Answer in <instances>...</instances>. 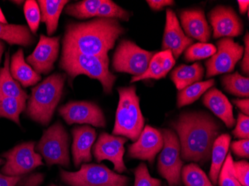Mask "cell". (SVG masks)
Here are the masks:
<instances>
[{
  "mask_svg": "<svg viewBox=\"0 0 249 186\" xmlns=\"http://www.w3.org/2000/svg\"><path fill=\"white\" fill-rule=\"evenodd\" d=\"M163 146L161 132L151 126L146 125L138 140L128 147V156L153 163L155 156L161 151Z\"/></svg>",
  "mask_w": 249,
  "mask_h": 186,
  "instance_id": "16",
  "label": "cell"
},
{
  "mask_svg": "<svg viewBox=\"0 0 249 186\" xmlns=\"http://www.w3.org/2000/svg\"><path fill=\"white\" fill-rule=\"evenodd\" d=\"M61 180L71 186H127L128 178L104 165L82 164L76 172L61 170Z\"/></svg>",
  "mask_w": 249,
  "mask_h": 186,
  "instance_id": "6",
  "label": "cell"
},
{
  "mask_svg": "<svg viewBox=\"0 0 249 186\" xmlns=\"http://www.w3.org/2000/svg\"><path fill=\"white\" fill-rule=\"evenodd\" d=\"M231 135L225 134L219 135L216 138L211 151V170H210V178L213 185L216 186L218 183L219 173L223 166L231 143Z\"/></svg>",
  "mask_w": 249,
  "mask_h": 186,
  "instance_id": "24",
  "label": "cell"
},
{
  "mask_svg": "<svg viewBox=\"0 0 249 186\" xmlns=\"http://www.w3.org/2000/svg\"><path fill=\"white\" fill-rule=\"evenodd\" d=\"M58 112L68 124H88L96 127L106 125L103 110L92 102L71 101L62 106Z\"/></svg>",
  "mask_w": 249,
  "mask_h": 186,
  "instance_id": "12",
  "label": "cell"
},
{
  "mask_svg": "<svg viewBox=\"0 0 249 186\" xmlns=\"http://www.w3.org/2000/svg\"><path fill=\"white\" fill-rule=\"evenodd\" d=\"M146 2L150 8L155 11L162 10L164 7L174 4V1L173 0H148Z\"/></svg>",
  "mask_w": 249,
  "mask_h": 186,
  "instance_id": "43",
  "label": "cell"
},
{
  "mask_svg": "<svg viewBox=\"0 0 249 186\" xmlns=\"http://www.w3.org/2000/svg\"><path fill=\"white\" fill-rule=\"evenodd\" d=\"M222 83L225 90L233 96L249 98V79L242 76L238 72L225 75L222 77Z\"/></svg>",
  "mask_w": 249,
  "mask_h": 186,
  "instance_id": "30",
  "label": "cell"
},
{
  "mask_svg": "<svg viewBox=\"0 0 249 186\" xmlns=\"http://www.w3.org/2000/svg\"><path fill=\"white\" fill-rule=\"evenodd\" d=\"M208 17L213 29V38H232L243 33L241 19L230 7L219 5L210 12Z\"/></svg>",
  "mask_w": 249,
  "mask_h": 186,
  "instance_id": "15",
  "label": "cell"
},
{
  "mask_svg": "<svg viewBox=\"0 0 249 186\" xmlns=\"http://www.w3.org/2000/svg\"><path fill=\"white\" fill-rule=\"evenodd\" d=\"M26 109V99L0 95V117L8 118L19 124V115Z\"/></svg>",
  "mask_w": 249,
  "mask_h": 186,
  "instance_id": "29",
  "label": "cell"
},
{
  "mask_svg": "<svg viewBox=\"0 0 249 186\" xmlns=\"http://www.w3.org/2000/svg\"><path fill=\"white\" fill-rule=\"evenodd\" d=\"M124 29L117 19L96 18L85 22H71L66 27L63 50L108 58V52Z\"/></svg>",
  "mask_w": 249,
  "mask_h": 186,
  "instance_id": "1",
  "label": "cell"
},
{
  "mask_svg": "<svg viewBox=\"0 0 249 186\" xmlns=\"http://www.w3.org/2000/svg\"><path fill=\"white\" fill-rule=\"evenodd\" d=\"M69 2L65 0H39L40 10V21L47 26L49 36L53 35L58 28V20L64 6Z\"/></svg>",
  "mask_w": 249,
  "mask_h": 186,
  "instance_id": "23",
  "label": "cell"
},
{
  "mask_svg": "<svg viewBox=\"0 0 249 186\" xmlns=\"http://www.w3.org/2000/svg\"><path fill=\"white\" fill-rule=\"evenodd\" d=\"M60 37H47L40 34L36 50L26 58L34 70L40 74L50 73L59 54Z\"/></svg>",
  "mask_w": 249,
  "mask_h": 186,
  "instance_id": "14",
  "label": "cell"
},
{
  "mask_svg": "<svg viewBox=\"0 0 249 186\" xmlns=\"http://www.w3.org/2000/svg\"><path fill=\"white\" fill-rule=\"evenodd\" d=\"M232 134L236 138L242 139H249V116L239 113L236 121V127Z\"/></svg>",
  "mask_w": 249,
  "mask_h": 186,
  "instance_id": "39",
  "label": "cell"
},
{
  "mask_svg": "<svg viewBox=\"0 0 249 186\" xmlns=\"http://www.w3.org/2000/svg\"><path fill=\"white\" fill-rule=\"evenodd\" d=\"M233 176L242 186H249V164L247 161L233 162Z\"/></svg>",
  "mask_w": 249,
  "mask_h": 186,
  "instance_id": "38",
  "label": "cell"
},
{
  "mask_svg": "<svg viewBox=\"0 0 249 186\" xmlns=\"http://www.w3.org/2000/svg\"><path fill=\"white\" fill-rule=\"evenodd\" d=\"M35 146V142H25L3 153L2 156L6 159L2 168L4 175L21 177L43 166L42 156L36 152Z\"/></svg>",
  "mask_w": 249,
  "mask_h": 186,
  "instance_id": "10",
  "label": "cell"
},
{
  "mask_svg": "<svg viewBox=\"0 0 249 186\" xmlns=\"http://www.w3.org/2000/svg\"><path fill=\"white\" fill-rule=\"evenodd\" d=\"M240 8V12L241 15H244L246 11L249 10V0H239L237 1Z\"/></svg>",
  "mask_w": 249,
  "mask_h": 186,
  "instance_id": "46",
  "label": "cell"
},
{
  "mask_svg": "<svg viewBox=\"0 0 249 186\" xmlns=\"http://www.w3.org/2000/svg\"><path fill=\"white\" fill-rule=\"evenodd\" d=\"M233 103H234L236 107H238L243 114L249 116V98L243 99H236L233 101Z\"/></svg>",
  "mask_w": 249,
  "mask_h": 186,
  "instance_id": "45",
  "label": "cell"
},
{
  "mask_svg": "<svg viewBox=\"0 0 249 186\" xmlns=\"http://www.w3.org/2000/svg\"><path fill=\"white\" fill-rule=\"evenodd\" d=\"M181 178L186 186H214L206 173L196 163L182 168Z\"/></svg>",
  "mask_w": 249,
  "mask_h": 186,
  "instance_id": "32",
  "label": "cell"
},
{
  "mask_svg": "<svg viewBox=\"0 0 249 186\" xmlns=\"http://www.w3.org/2000/svg\"><path fill=\"white\" fill-rule=\"evenodd\" d=\"M131 13L123 9L118 5L110 0H102L98 8L96 17L99 18L108 19H120L128 21L131 17Z\"/></svg>",
  "mask_w": 249,
  "mask_h": 186,
  "instance_id": "33",
  "label": "cell"
},
{
  "mask_svg": "<svg viewBox=\"0 0 249 186\" xmlns=\"http://www.w3.org/2000/svg\"><path fill=\"white\" fill-rule=\"evenodd\" d=\"M59 67L68 75L71 83L78 75L98 80L106 93H110L117 77L109 70V57L82 54L74 50L62 51Z\"/></svg>",
  "mask_w": 249,
  "mask_h": 186,
  "instance_id": "3",
  "label": "cell"
},
{
  "mask_svg": "<svg viewBox=\"0 0 249 186\" xmlns=\"http://www.w3.org/2000/svg\"><path fill=\"white\" fill-rule=\"evenodd\" d=\"M216 51V47L211 43H198L189 46L184 53V57L188 62L198 61L211 57Z\"/></svg>",
  "mask_w": 249,
  "mask_h": 186,
  "instance_id": "34",
  "label": "cell"
},
{
  "mask_svg": "<svg viewBox=\"0 0 249 186\" xmlns=\"http://www.w3.org/2000/svg\"><path fill=\"white\" fill-rule=\"evenodd\" d=\"M72 156L75 167H78L82 163L92 160L91 148L96 141V132L89 126L75 127L72 130Z\"/></svg>",
  "mask_w": 249,
  "mask_h": 186,
  "instance_id": "18",
  "label": "cell"
},
{
  "mask_svg": "<svg viewBox=\"0 0 249 186\" xmlns=\"http://www.w3.org/2000/svg\"><path fill=\"white\" fill-rule=\"evenodd\" d=\"M233 162V157L231 153H229V155L226 156V159L224 162L223 166L219 173V178H218L219 186H242L233 176V170H232Z\"/></svg>",
  "mask_w": 249,
  "mask_h": 186,
  "instance_id": "36",
  "label": "cell"
},
{
  "mask_svg": "<svg viewBox=\"0 0 249 186\" xmlns=\"http://www.w3.org/2000/svg\"><path fill=\"white\" fill-rule=\"evenodd\" d=\"M244 47L235 43L231 37H224L217 42V50L205 63L206 78L229 73L234 69L236 63L243 55Z\"/></svg>",
  "mask_w": 249,
  "mask_h": 186,
  "instance_id": "11",
  "label": "cell"
},
{
  "mask_svg": "<svg viewBox=\"0 0 249 186\" xmlns=\"http://www.w3.org/2000/svg\"><path fill=\"white\" fill-rule=\"evenodd\" d=\"M135 183L134 186H160L161 181L151 177L146 165L141 163L134 171Z\"/></svg>",
  "mask_w": 249,
  "mask_h": 186,
  "instance_id": "37",
  "label": "cell"
},
{
  "mask_svg": "<svg viewBox=\"0 0 249 186\" xmlns=\"http://www.w3.org/2000/svg\"><path fill=\"white\" fill-rule=\"evenodd\" d=\"M194 43V39L185 35L180 28L177 17L173 10L166 9V27L163 34L162 50L171 51L176 59L180 57L183 51Z\"/></svg>",
  "mask_w": 249,
  "mask_h": 186,
  "instance_id": "17",
  "label": "cell"
},
{
  "mask_svg": "<svg viewBox=\"0 0 249 186\" xmlns=\"http://www.w3.org/2000/svg\"><path fill=\"white\" fill-rule=\"evenodd\" d=\"M179 136L180 157L205 163L211 158L213 145L219 136L218 123L205 113H185L173 123Z\"/></svg>",
  "mask_w": 249,
  "mask_h": 186,
  "instance_id": "2",
  "label": "cell"
},
{
  "mask_svg": "<svg viewBox=\"0 0 249 186\" xmlns=\"http://www.w3.org/2000/svg\"><path fill=\"white\" fill-rule=\"evenodd\" d=\"M36 150L48 166H69V136L61 123L44 131Z\"/></svg>",
  "mask_w": 249,
  "mask_h": 186,
  "instance_id": "7",
  "label": "cell"
},
{
  "mask_svg": "<svg viewBox=\"0 0 249 186\" xmlns=\"http://www.w3.org/2000/svg\"><path fill=\"white\" fill-rule=\"evenodd\" d=\"M245 49L244 54H243V61L241 63L242 71L246 75L249 74V34L246 33V37H244Z\"/></svg>",
  "mask_w": 249,
  "mask_h": 186,
  "instance_id": "42",
  "label": "cell"
},
{
  "mask_svg": "<svg viewBox=\"0 0 249 186\" xmlns=\"http://www.w3.org/2000/svg\"><path fill=\"white\" fill-rule=\"evenodd\" d=\"M214 85H215L214 79H210L208 81L193 84L184 88L182 90L179 91L178 94V107H184L194 103Z\"/></svg>",
  "mask_w": 249,
  "mask_h": 186,
  "instance_id": "28",
  "label": "cell"
},
{
  "mask_svg": "<svg viewBox=\"0 0 249 186\" xmlns=\"http://www.w3.org/2000/svg\"><path fill=\"white\" fill-rule=\"evenodd\" d=\"M155 52L140 48L131 40L120 42L114 52L112 67L117 72L140 76L146 71Z\"/></svg>",
  "mask_w": 249,
  "mask_h": 186,
  "instance_id": "8",
  "label": "cell"
},
{
  "mask_svg": "<svg viewBox=\"0 0 249 186\" xmlns=\"http://www.w3.org/2000/svg\"><path fill=\"white\" fill-rule=\"evenodd\" d=\"M102 0H84L66 7L65 14L79 19H89L96 17Z\"/></svg>",
  "mask_w": 249,
  "mask_h": 186,
  "instance_id": "31",
  "label": "cell"
},
{
  "mask_svg": "<svg viewBox=\"0 0 249 186\" xmlns=\"http://www.w3.org/2000/svg\"><path fill=\"white\" fill-rule=\"evenodd\" d=\"M43 181V175L41 173H34L28 177H22L19 184L22 186H39Z\"/></svg>",
  "mask_w": 249,
  "mask_h": 186,
  "instance_id": "41",
  "label": "cell"
},
{
  "mask_svg": "<svg viewBox=\"0 0 249 186\" xmlns=\"http://www.w3.org/2000/svg\"><path fill=\"white\" fill-rule=\"evenodd\" d=\"M9 59V52L8 51L5 54L3 67L0 69V95L27 100L29 98L27 93L11 75Z\"/></svg>",
  "mask_w": 249,
  "mask_h": 186,
  "instance_id": "27",
  "label": "cell"
},
{
  "mask_svg": "<svg viewBox=\"0 0 249 186\" xmlns=\"http://www.w3.org/2000/svg\"><path fill=\"white\" fill-rule=\"evenodd\" d=\"M176 64V59L169 50L154 54L146 71L140 76L133 77L131 83L142 80H159L165 78Z\"/></svg>",
  "mask_w": 249,
  "mask_h": 186,
  "instance_id": "21",
  "label": "cell"
},
{
  "mask_svg": "<svg viewBox=\"0 0 249 186\" xmlns=\"http://www.w3.org/2000/svg\"><path fill=\"white\" fill-rule=\"evenodd\" d=\"M51 186H54V185H52Z\"/></svg>",
  "mask_w": 249,
  "mask_h": 186,
  "instance_id": "50",
  "label": "cell"
},
{
  "mask_svg": "<svg viewBox=\"0 0 249 186\" xmlns=\"http://www.w3.org/2000/svg\"><path fill=\"white\" fill-rule=\"evenodd\" d=\"M0 22H2V23H8L6 18H5V15H4L1 8H0Z\"/></svg>",
  "mask_w": 249,
  "mask_h": 186,
  "instance_id": "48",
  "label": "cell"
},
{
  "mask_svg": "<svg viewBox=\"0 0 249 186\" xmlns=\"http://www.w3.org/2000/svg\"><path fill=\"white\" fill-rule=\"evenodd\" d=\"M231 149L236 156L243 158L249 157V140L241 139L231 144Z\"/></svg>",
  "mask_w": 249,
  "mask_h": 186,
  "instance_id": "40",
  "label": "cell"
},
{
  "mask_svg": "<svg viewBox=\"0 0 249 186\" xmlns=\"http://www.w3.org/2000/svg\"><path fill=\"white\" fill-rule=\"evenodd\" d=\"M10 72L15 81L19 82L23 87H29L37 85L41 76L34 70V68L26 62L24 53L19 49L11 57Z\"/></svg>",
  "mask_w": 249,
  "mask_h": 186,
  "instance_id": "22",
  "label": "cell"
},
{
  "mask_svg": "<svg viewBox=\"0 0 249 186\" xmlns=\"http://www.w3.org/2000/svg\"><path fill=\"white\" fill-rule=\"evenodd\" d=\"M3 163H4L3 159H1V158H0V165L3 164Z\"/></svg>",
  "mask_w": 249,
  "mask_h": 186,
  "instance_id": "49",
  "label": "cell"
},
{
  "mask_svg": "<svg viewBox=\"0 0 249 186\" xmlns=\"http://www.w3.org/2000/svg\"><path fill=\"white\" fill-rule=\"evenodd\" d=\"M202 101L204 105L220 118L227 127H233L236 123L233 116V107L229 99L221 91L216 88L209 89L205 92Z\"/></svg>",
  "mask_w": 249,
  "mask_h": 186,
  "instance_id": "20",
  "label": "cell"
},
{
  "mask_svg": "<svg viewBox=\"0 0 249 186\" xmlns=\"http://www.w3.org/2000/svg\"><path fill=\"white\" fill-rule=\"evenodd\" d=\"M118 107L113 134L136 142L143 130L145 118L140 107V99L134 86L118 88Z\"/></svg>",
  "mask_w": 249,
  "mask_h": 186,
  "instance_id": "5",
  "label": "cell"
},
{
  "mask_svg": "<svg viewBox=\"0 0 249 186\" xmlns=\"http://www.w3.org/2000/svg\"><path fill=\"white\" fill-rule=\"evenodd\" d=\"M4 50H5V44L3 42L0 40V64L2 61V54H3Z\"/></svg>",
  "mask_w": 249,
  "mask_h": 186,
  "instance_id": "47",
  "label": "cell"
},
{
  "mask_svg": "<svg viewBox=\"0 0 249 186\" xmlns=\"http://www.w3.org/2000/svg\"><path fill=\"white\" fill-rule=\"evenodd\" d=\"M0 40L10 45L31 46L35 41L29 28L22 25L8 24L0 22Z\"/></svg>",
  "mask_w": 249,
  "mask_h": 186,
  "instance_id": "26",
  "label": "cell"
},
{
  "mask_svg": "<svg viewBox=\"0 0 249 186\" xmlns=\"http://www.w3.org/2000/svg\"><path fill=\"white\" fill-rule=\"evenodd\" d=\"M21 177H9L0 173V186H15L19 183Z\"/></svg>",
  "mask_w": 249,
  "mask_h": 186,
  "instance_id": "44",
  "label": "cell"
},
{
  "mask_svg": "<svg viewBox=\"0 0 249 186\" xmlns=\"http://www.w3.org/2000/svg\"><path fill=\"white\" fill-rule=\"evenodd\" d=\"M204 73L205 69L198 63L191 66L180 65L172 72L171 79L176 88L180 91L201 81Z\"/></svg>",
  "mask_w": 249,
  "mask_h": 186,
  "instance_id": "25",
  "label": "cell"
},
{
  "mask_svg": "<svg viewBox=\"0 0 249 186\" xmlns=\"http://www.w3.org/2000/svg\"><path fill=\"white\" fill-rule=\"evenodd\" d=\"M180 18L187 37L196 39L201 43H207L210 40L211 28L202 10H185L180 13Z\"/></svg>",
  "mask_w": 249,
  "mask_h": 186,
  "instance_id": "19",
  "label": "cell"
},
{
  "mask_svg": "<svg viewBox=\"0 0 249 186\" xmlns=\"http://www.w3.org/2000/svg\"><path fill=\"white\" fill-rule=\"evenodd\" d=\"M128 139L125 137L115 136L103 133L99 135L96 145L93 146V153L98 162L109 160L114 164V170L119 173L126 171L123 156L124 145Z\"/></svg>",
  "mask_w": 249,
  "mask_h": 186,
  "instance_id": "13",
  "label": "cell"
},
{
  "mask_svg": "<svg viewBox=\"0 0 249 186\" xmlns=\"http://www.w3.org/2000/svg\"><path fill=\"white\" fill-rule=\"evenodd\" d=\"M24 14L29 30L33 34L37 33L41 19L40 7L37 2L34 0L26 1L24 5Z\"/></svg>",
  "mask_w": 249,
  "mask_h": 186,
  "instance_id": "35",
  "label": "cell"
},
{
  "mask_svg": "<svg viewBox=\"0 0 249 186\" xmlns=\"http://www.w3.org/2000/svg\"><path fill=\"white\" fill-rule=\"evenodd\" d=\"M66 75L54 73L32 89L26 113L33 121L47 125L58 106L66 81Z\"/></svg>",
  "mask_w": 249,
  "mask_h": 186,
  "instance_id": "4",
  "label": "cell"
},
{
  "mask_svg": "<svg viewBox=\"0 0 249 186\" xmlns=\"http://www.w3.org/2000/svg\"><path fill=\"white\" fill-rule=\"evenodd\" d=\"M163 138V146L158 158V170L167 180L170 186L180 184L181 170L184 162L180 157V146L178 135L171 130L160 131Z\"/></svg>",
  "mask_w": 249,
  "mask_h": 186,
  "instance_id": "9",
  "label": "cell"
}]
</instances>
